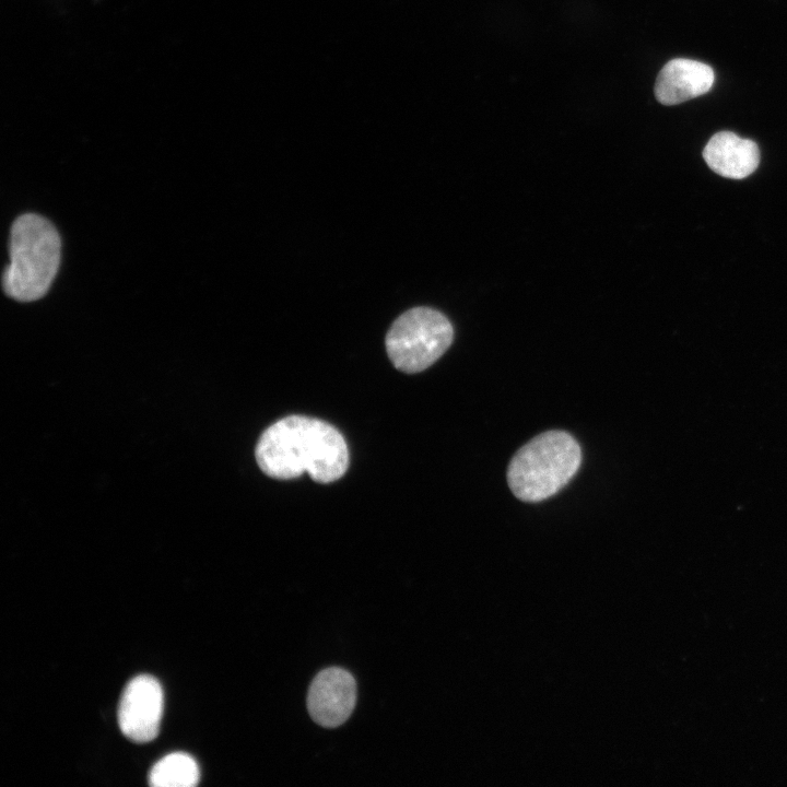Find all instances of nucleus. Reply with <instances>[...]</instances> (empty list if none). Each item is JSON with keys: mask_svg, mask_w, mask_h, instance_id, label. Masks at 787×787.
Returning <instances> with one entry per match:
<instances>
[{"mask_svg": "<svg viewBox=\"0 0 787 787\" xmlns=\"http://www.w3.org/2000/svg\"><path fill=\"white\" fill-rule=\"evenodd\" d=\"M356 696V681L350 671L340 667L326 668L309 685L308 713L316 724L336 728L351 716Z\"/></svg>", "mask_w": 787, "mask_h": 787, "instance_id": "obj_6", "label": "nucleus"}, {"mask_svg": "<svg viewBox=\"0 0 787 787\" xmlns=\"http://www.w3.org/2000/svg\"><path fill=\"white\" fill-rule=\"evenodd\" d=\"M255 456L267 475L294 479L307 472L319 483L340 479L349 467V449L331 424L305 415H289L270 425L260 436Z\"/></svg>", "mask_w": 787, "mask_h": 787, "instance_id": "obj_1", "label": "nucleus"}, {"mask_svg": "<svg viewBox=\"0 0 787 787\" xmlns=\"http://www.w3.org/2000/svg\"><path fill=\"white\" fill-rule=\"evenodd\" d=\"M453 339V326L442 313L414 307L393 321L386 336V350L397 369L413 374L435 363Z\"/></svg>", "mask_w": 787, "mask_h": 787, "instance_id": "obj_4", "label": "nucleus"}, {"mask_svg": "<svg viewBox=\"0 0 787 787\" xmlns=\"http://www.w3.org/2000/svg\"><path fill=\"white\" fill-rule=\"evenodd\" d=\"M199 778V766L195 759L187 753L174 752L152 766L149 784L154 787H192Z\"/></svg>", "mask_w": 787, "mask_h": 787, "instance_id": "obj_9", "label": "nucleus"}, {"mask_svg": "<svg viewBox=\"0 0 787 787\" xmlns=\"http://www.w3.org/2000/svg\"><path fill=\"white\" fill-rule=\"evenodd\" d=\"M164 707L163 689L151 676L141 674L126 685L118 705L121 732L139 743L156 738Z\"/></svg>", "mask_w": 787, "mask_h": 787, "instance_id": "obj_5", "label": "nucleus"}, {"mask_svg": "<svg viewBox=\"0 0 787 787\" xmlns=\"http://www.w3.org/2000/svg\"><path fill=\"white\" fill-rule=\"evenodd\" d=\"M10 263L3 271L5 294L33 302L49 290L60 265L61 240L50 221L35 213L20 215L10 233Z\"/></svg>", "mask_w": 787, "mask_h": 787, "instance_id": "obj_2", "label": "nucleus"}, {"mask_svg": "<svg viewBox=\"0 0 787 787\" xmlns=\"http://www.w3.org/2000/svg\"><path fill=\"white\" fill-rule=\"evenodd\" d=\"M714 81L710 66L693 59L674 58L658 73L654 92L662 105H678L709 92Z\"/></svg>", "mask_w": 787, "mask_h": 787, "instance_id": "obj_7", "label": "nucleus"}, {"mask_svg": "<svg viewBox=\"0 0 787 787\" xmlns=\"http://www.w3.org/2000/svg\"><path fill=\"white\" fill-rule=\"evenodd\" d=\"M703 157L708 167L718 175L742 179L751 175L760 164L757 144L731 131H719L706 143Z\"/></svg>", "mask_w": 787, "mask_h": 787, "instance_id": "obj_8", "label": "nucleus"}, {"mask_svg": "<svg viewBox=\"0 0 787 787\" xmlns=\"http://www.w3.org/2000/svg\"><path fill=\"white\" fill-rule=\"evenodd\" d=\"M580 461V447L572 435L548 431L514 455L507 468V482L520 501L540 502L562 490L577 472Z\"/></svg>", "mask_w": 787, "mask_h": 787, "instance_id": "obj_3", "label": "nucleus"}]
</instances>
